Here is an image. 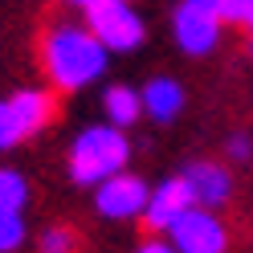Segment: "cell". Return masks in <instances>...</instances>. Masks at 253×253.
Returning <instances> with one entry per match:
<instances>
[{
    "instance_id": "cell-14",
    "label": "cell",
    "mask_w": 253,
    "mask_h": 253,
    "mask_svg": "<svg viewBox=\"0 0 253 253\" xmlns=\"http://www.w3.org/2000/svg\"><path fill=\"white\" fill-rule=\"evenodd\" d=\"M216 8H220V21L225 25L253 37V0H216Z\"/></svg>"
},
{
    "instance_id": "cell-1",
    "label": "cell",
    "mask_w": 253,
    "mask_h": 253,
    "mask_svg": "<svg viewBox=\"0 0 253 253\" xmlns=\"http://www.w3.org/2000/svg\"><path fill=\"white\" fill-rule=\"evenodd\" d=\"M41 70L53 90L78 94L102 82V74L110 70V53L82 21H53L41 33Z\"/></svg>"
},
{
    "instance_id": "cell-19",
    "label": "cell",
    "mask_w": 253,
    "mask_h": 253,
    "mask_svg": "<svg viewBox=\"0 0 253 253\" xmlns=\"http://www.w3.org/2000/svg\"><path fill=\"white\" fill-rule=\"evenodd\" d=\"M245 53H249V57H253V37H249V41H245Z\"/></svg>"
},
{
    "instance_id": "cell-9",
    "label": "cell",
    "mask_w": 253,
    "mask_h": 253,
    "mask_svg": "<svg viewBox=\"0 0 253 253\" xmlns=\"http://www.w3.org/2000/svg\"><path fill=\"white\" fill-rule=\"evenodd\" d=\"M192 209V196H188V188L180 176H168L151 188V196H147V209H143V229L147 233H168L176 220Z\"/></svg>"
},
{
    "instance_id": "cell-6",
    "label": "cell",
    "mask_w": 253,
    "mask_h": 253,
    "mask_svg": "<svg viewBox=\"0 0 253 253\" xmlns=\"http://www.w3.org/2000/svg\"><path fill=\"white\" fill-rule=\"evenodd\" d=\"M94 192V212L102 220H143V209H147V196H151V184L135 171H119V176L102 180Z\"/></svg>"
},
{
    "instance_id": "cell-16",
    "label": "cell",
    "mask_w": 253,
    "mask_h": 253,
    "mask_svg": "<svg viewBox=\"0 0 253 253\" xmlns=\"http://www.w3.org/2000/svg\"><path fill=\"white\" fill-rule=\"evenodd\" d=\"M253 160V135L249 131H233L225 139V164H249Z\"/></svg>"
},
{
    "instance_id": "cell-2",
    "label": "cell",
    "mask_w": 253,
    "mask_h": 253,
    "mask_svg": "<svg viewBox=\"0 0 253 253\" xmlns=\"http://www.w3.org/2000/svg\"><path fill=\"white\" fill-rule=\"evenodd\" d=\"M126 164H131V139H126V131H119L110 123L82 126L70 139V151H66V171L82 188H98L102 180L126 171Z\"/></svg>"
},
{
    "instance_id": "cell-12",
    "label": "cell",
    "mask_w": 253,
    "mask_h": 253,
    "mask_svg": "<svg viewBox=\"0 0 253 253\" xmlns=\"http://www.w3.org/2000/svg\"><path fill=\"white\" fill-rule=\"evenodd\" d=\"M29 200H33V188H29L25 171L0 164V216H25Z\"/></svg>"
},
{
    "instance_id": "cell-11",
    "label": "cell",
    "mask_w": 253,
    "mask_h": 253,
    "mask_svg": "<svg viewBox=\"0 0 253 253\" xmlns=\"http://www.w3.org/2000/svg\"><path fill=\"white\" fill-rule=\"evenodd\" d=\"M143 119V102H139V90L126 82H110L102 90V123L119 126V131H131V126Z\"/></svg>"
},
{
    "instance_id": "cell-15",
    "label": "cell",
    "mask_w": 253,
    "mask_h": 253,
    "mask_svg": "<svg viewBox=\"0 0 253 253\" xmlns=\"http://www.w3.org/2000/svg\"><path fill=\"white\" fill-rule=\"evenodd\" d=\"M29 237L25 216H0V253H17Z\"/></svg>"
},
{
    "instance_id": "cell-4",
    "label": "cell",
    "mask_w": 253,
    "mask_h": 253,
    "mask_svg": "<svg viewBox=\"0 0 253 253\" xmlns=\"http://www.w3.org/2000/svg\"><path fill=\"white\" fill-rule=\"evenodd\" d=\"M82 25L94 37L102 41V49L115 53H135L139 45L147 41V21L131 0H106V4H94L82 12Z\"/></svg>"
},
{
    "instance_id": "cell-17",
    "label": "cell",
    "mask_w": 253,
    "mask_h": 253,
    "mask_svg": "<svg viewBox=\"0 0 253 253\" xmlns=\"http://www.w3.org/2000/svg\"><path fill=\"white\" fill-rule=\"evenodd\" d=\"M131 253H176V249H171V245L164 241V237H147V241H139Z\"/></svg>"
},
{
    "instance_id": "cell-18",
    "label": "cell",
    "mask_w": 253,
    "mask_h": 253,
    "mask_svg": "<svg viewBox=\"0 0 253 253\" xmlns=\"http://www.w3.org/2000/svg\"><path fill=\"white\" fill-rule=\"evenodd\" d=\"M70 8H78V12H86V8H94V4H106V0H66Z\"/></svg>"
},
{
    "instance_id": "cell-10",
    "label": "cell",
    "mask_w": 253,
    "mask_h": 253,
    "mask_svg": "<svg viewBox=\"0 0 253 253\" xmlns=\"http://www.w3.org/2000/svg\"><path fill=\"white\" fill-rule=\"evenodd\" d=\"M139 102H143V119L168 126V123H176V119L184 115L188 94H184V86L176 82V78L155 74V78H147V82L139 86Z\"/></svg>"
},
{
    "instance_id": "cell-3",
    "label": "cell",
    "mask_w": 253,
    "mask_h": 253,
    "mask_svg": "<svg viewBox=\"0 0 253 253\" xmlns=\"http://www.w3.org/2000/svg\"><path fill=\"white\" fill-rule=\"evenodd\" d=\"M57 115V98L45 86H21L0 94V155L21 147L25 139H37Z\"/></svg>"
},
{
    "instance_id": "cell-7",
    "label": "cell",
    "mask_w": 253,
    "mask_h": 253,
    "mask_svg": "<svg viewBox=\"0 0 253 253\" xmlns=\"http://www.w3.org/2000/svg\"><path fill=\"white\" fill-rule=\"evenodd\" d=\"M164 241L176 253H229V225L220 220V212L188 209L176 225L164 233Z\"/></svg>"
},
{
    "instance_id": "cell-5",
    "label": "cell",
    "mask_w": 253,
    "mask_h": 253,
    "mask_svg": "<svg viewBox=\"0 0 253 253\" xmlns=\"http://www.w3.org/2000/svg\"><path fill=\"white\" fill-rule=\"evenodd\" d=\"M220 33H225V21H220L216 0H180L171 8V41L184 57H209Z\"/></svg>"
},
{
    "instance_id": "cell-8",
    "label": "cell",
    "mask_w": 253,
    "mask_h": 253,
    "mask_svg": "<svg viewBox=\"0 0 253 253\" xmlns=\"http://www.w3.org/2000/svg\"><path fill=\"white\" fill-rule=\"evenodd\" d=\"M180 180L188 188V196H192V209H209V212H220L233 200V192H237L233 168L220 164V160H192V164H184Z\"/></svg>"
},
{
    "instance_id": "cell-13",
    "label": "cell",
    "mask_w": 253,
    "mask_h": 253,
    "mask_svg": "<svg viewBox=\"0 0 253 253\" xmlns=\"http://www.w3.org/2000/svg\"><path fill=\"white\" fill-rule=\"evenodd\" d=\"M37 253H82V237L70 225H49L37 233Z\"/></svg>"
}]
</instances>
